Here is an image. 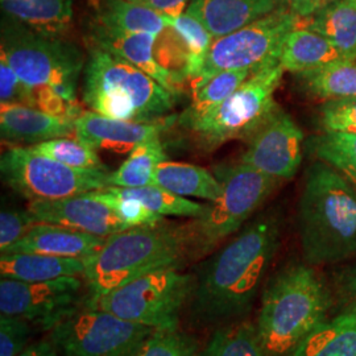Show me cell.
I'll return each instance as SVG.
<instances>
[{
  "mask_svg": "<svg viewBox=\"0 0 356 356\" xmlns=\"http://www.w3.org/2000/svg\"><path fill=\"white\" fill-rule=\"evenodd\" d=\"M342 284H343L344 292L350 300V304H351L350 306L356 309V263L344 270Z\"/></svg>",
  "mask_w": 356,
  "mask_h": 356,
  "instance_id": "cell-45",
  "label": "cell"
},
{
  "mask_svg": "<svg viewBox=\"0 0 356 356\" xmlns=\"http://www.w3.org/2000/svg\"><path fill=\"white\" fill-rule=\"evenodd\" d=\"M166 160L168 156L160 135L143 141L129 152L127 160L118 170L110 173V186L143 188L154 185V172Z\"/></svg>",
  "mask_w": 356,
  "mask_h": 356,
  "instance_id": "cell-29",
  "label": "cell"
},
{
  "mask_svg": "<svg viewBox=\"0 0 356 356\" xmlns=\"http://www.w3.org/2000/svg\"><path fill=\"white\" fill-rule=\"evenodd\" d=\"M82 286L78 276L42 282L1 279L0 313L53 330L79 309Z\"/></svg>",
  "mask_w": 356,
  "mask_h": 356,
  "instance_id": "cell-13",
  "label": "cell"
},
{
  "mask_svg": "<svg viewBox=\"0 0 356 356\" xmlns=\"http://www.w3.org/2000/svg\"><path fill=\"white\" fill-rule=\"evenodd\" d=\"M285 70L272 63L254 72L216 110L185 128L204 149H216L231 140H248L275 113V92Z\"/></svg>",
  "mask_w": 356,
  "mask_h": 356,
  "instance_id": "cell-9",
  "label": "cell"
},
{
  "mask_svg": "<svg viewBox=\"0 0 356 356\" xmlns=\"http://www.w3.org/2000/svg\"><path fill=\"white\" fill-rule=\"evenodd\" d=\"M141 4H145L154 11L161 13L166 19H176L185 11V7L189 0H135Z\"/></svg>",
  "mask_w": 356,
  "mask_h": 356,
  "instance_id": "cell-43",
  "label": "cell"
},
{
  "mask_svg": "<svg viewBox=\"0 0 356 356\" xmlns=\"http://www.w3.org/2000/svg\"><path fill=\"white\" fill-rule=\"evenodd\" d=\"M90 193L95 200L108 206L128 229L153 226L164 220L163 216L153 213L152 210H149L145 204H141L140 201L116 193L111 186Z\"/></svg>",
  "mask_w": 356,
  "mask_h": 356,
  "instance_id": "cell-36",
  "label": "cell"
},
{
  "mask_svg": "<svg viewBox=\"0 0 356 356\" xmlns=\"http://www.w3.org/2000/svg\"><path fill=\"white\" fill-rule=\"evenodd\" d=\"M0 56L26 85L49 88L76 102V85L85 56L64 38H48L10 19L1 26Z\"/></svg>",
  "mask_w": 356,
  "mask_h": 356,
  "instance_id": "cell-7",
  "label": "cell"
},
{
  "mask_svg": "<svg viewBox=\"0 0 356 356\" xmlns=\"http://www.w3.org/2000/svg\"><path fill=\"white\" fill-rule=\"evenodd\" d=\"M305 89L319 99L356 98V61L342 60L298 74Z\"/></svg>",
  "mask_w": 356,
  "mask_h": 356,
  "instance_id": "cell-30",
  "label": "cell"
},
{
  "mask_svg": "<svg viewBox=\"0 0 356 356\" xmlns=\"http://www.w3.org/2000/svg\"><path fill=\"white\" fill-rule=\"evenodd\" d=\"M329 4V0H277V7L307 19L319 11L322 7Z\"/></svg>",
  "mask_w": 356,
  "mask_h": 356,
  "instance_id": "cell-42",
  "label": "cell"
},
{
  "mask_svg": "<svg viewBox=\"0 0 356 356\" xmlns=\"http://www.w3.org/2000/svg\"><path fill=\"white\" fill-rule=\"evenodd\" d=\"M17 356H58V348L56 343L49 339H42L36 343L29 344L26 350Z\"/></svg>",
  "mask_w": 356,
  "mask_h": 356,
  "instance_id": "cell-44",
  "label": "cell"
},
{
  "mask_svg": "<svg viewBox=\"0 0 356 356\" xmlns=\"http://www.w3.org/2000/svg\"><path fill=\"white\" fill-rule=\"evenodd\" d=\"M197 343L178 329L154 330L135 356H200Z\"/></svg>",
  "mask_w": 356,
  "mask_h": 356,
  "instance_id": "cell-37",
  "label": "cell"
},
{
  "mask_svg": "<svg viewBox=\"0 0 356 356\" xmlns=\"http://www.w3.org/2000/svg\"><path fill=\"white\" fill-rule=\"evenodd\" d=\"M0 131L3 140L35 145L57 138H76V120L22 104H1Z\"/></svg>",
  "mask_w": 356,
  "mask_h": 356,
  "instance_id": "cell-18",
  "label": "cell"
},
{
  "mask_svg": "<svg viewBox=\"0 0 356 356\" xmlns=\"http://www.w3.org/2000/svg\"><path fill=\"white\" fill-rule=\"evenodd\" d=\"M86 260L41 254H1V279L42 282L61 277L85 276Z\"/></svg>",
  "mask_w": 356,
  "mask_h": 356,
  "instance_id": "cell-23",
  "label": "cell"
},
{
  "mask_svg": "<svg viewBox=\"0 0 356 356\" xmlns=\"http://www.w3.org/2000/svg\"><path fill=\"white\" fill-rule=\"evenodd\" d=\"M298 26H304L302 17L277 7L248 26L214 38L200 76L193 81L194 86L219 72L250 70L254 73L266 65L280 63L284 40Z\"/></svg>",
  "mask_w": 356,
  "mask_h": 356,
  "instance_id": "cell-11",
  "label": "cell"
},
{
  "mask_svg": "<svg viewBox=\"0 0 356 356\" xmlns=\"http://www.w3.org/2000/svg\"><path fill=\"white\" fill-rule=\"evenodd\" d=\"M90 3H91V6H92L95 10H98V7H99V4H101V0H90Z\"/></svg>",
  "mask_w": 356,
  "mask_h": 356,
  "instance_id": "cell-46",
  "label": "cell"
},
{
  "mask_svg": "<svg viewBox=\"0 0 356 356\" xmlns=\"http://www.w3.org/2000/svg\"><path fill=\"white\" fill-rule=\"evenodd\" d=\"M10 19L48 38H63L73 24V0H0Z\"/></svg>",
  "mask_w": 356,
  "mask_h": 356,
  "instance_id": "cell-22",
  "label": "cell"
},
{
  "mask_svg": "<svg viewBox=\"0 0 356 356\" xmlns=\"http://www.w3.org/2000/svg\"><path fill=\"white\" fill-rule=\"evenodd\" d=\"M304 132L280 106L247 140L241 163L279 181L294 177L302 161Z\"/></svg>",
  "mask_w": 356,
  "mask_h": 356,
  "instance_id": "cell-14",
  "label": "cell"
},
{
  "mask_svg": "<svg viewBox=\"0 0 356 356\" xmlns=\"http://www.w3.org/2000/svg\"><path fill=\"white\" fill-rule=\"evenodd\" d=\"M321 124L326 132L356 135V98L327 101L321 108Z\"/></svg>",
  "mask_w": 356,
  "mask_h": 356,
  "instance_id": "cell-38",
  "label": "cell"
},
{
  "mask_svg": "<svg viewBox=\"0 0 356 356\" xmlns=\"http://www.w3.org/2000/svg\"><path fill=\"white\" fill-rule=\"evenodd\" d=\"M116 193L135 198L145 204L153 213L160 216H186L198 218L204 214L206 204L194 202L189 198L177 195L157 185H148L143 188H115Z\"/></svg>",
  "mask_w": 356,
  "mask_h": 356,
  "instance_id": "cell-34",
  "label": "cell"
},
{
  "mask_svg": "<svg viewBox=\"0 0 356 356\" xmlns=\"http://www.w3.org/2000/svg\"><path fill=\"white\" fill-rule=\"evenodd\" d=\"M28 147H31L36 152L63 163L65 165L78 169L107 170V166L103 164L97 151L83 141L78 140L76 138H57Z\"/></svg>",
  "mask_w": 356,
  "mask_h": 356,
  "instance_id": "cell-35",
  "label": "cell"
},
{
  "mask_svg": "<svg viewBox=\"0 0 356 356\" xmlns=\"http://www.w3.org/2000/svg\"><path fill=\"white\" fill-rule=\"evenodd\" d=\"M297 225L302 252L310 266L355 257V186L332 166L316 161L306 170Z\"/></svg>",
  "mask_w": 356,
  "mask_h": 356,
  "instance_id": "cell-2",
  "label": "cell"
},
{
  "mask_svg": "<svg viewBox=\"0 0 356 356\" xmlns=\"http://www.w3.org/2000/svg\"><path fill=\"white\" fill-rule=\"evenodd\" d=\"M310 153L332 166L356 188V135L325 132L307 143Z\"/></svg>",
  "mask_w": 356,
  "mask_h": 356,
  "instance_id": "cell-33",
  "label": "cell"
},
{
  "mask_svg": "<svg viewBox=\"0 0 356 356\" xmlns=\"http://www.w3.org/2000/svg\"><path fill=\"white\" fill-rule=\"evenodd\" d=\"M106 238L51 223H38L23 239L1 254H41L58 257L89 259Z\"/></svg>",
  "mask_w": 356,
  "mask_h": 356,
  "instance_id": "cell-19",
  "label": "cell"
},
{
  "mask_svg": "<svg viewBox=\"0 0 356 356\" xmlns=\"http://www.w3.org/2000/svg\"><path fill=\"white\" fill-rule=\"evenodd\" d=\"M200 356H270L261 344L256 325L241 319L220 326Z\"/></svg>",
  "mask_w": 356,
  "mask_h": 356,
  "instance_id": "cell-31",
  "label": "cell"
},
{
  "mask_svg": "<svg viewBox=\"0 0 356 356\" xmlns=\"http://www.w3.org/2000/svg\"><path fill=\"white\" fill-rule=\"evenodd\" d=\"M251 74L252 72L250 70H225L195 85L189 107L177 118L178 124L185 129L216 110L218 106L229 99Z\"/></svg>",
  "mask_w": 356,
  "mask_h": 356,
  "instance_id": "cell-28",
  "label": "cell"
},
{
  "mask_svg": "<svg viewBox=\"0 0 356 356\" xmlns=\"http://www.w3.org/2000/svg\"><path fill=\"white\" fill-rule=\"evenodd\" d=\"M32 95L33 88L22 81L7 60L0 56V103L31 107Z\"/></svg>",
  "mask_w": 356,
  "mask_h": 356,
  "instance_id": "cell-41",
  "label": "cell"
},
{
  "mask_svg": "<svg viewBox=\"0 0 356 356\" xmlns=\"http://www.w3.org/2000/svg\"><path fill=\"white\" fill-rule=\"evenodd\" d=\"M51 331L63 356H135L154 329L86 306Z\"/></svg>",
  "mask_w": 356,
  "mask_h": 356,
  "instance_id": "cell-12",
  "label": "cell"
},
{
  "mask_svg": "<svg viewBox=\"0 0 356 356\" xmlns=\"http://www.w3.org/2000/svg\"><path fill=\"white\" fill-rule=\"evenodd\" d=\"M38 225L26 210H3L0 214V252L23 239Z\"/></svg>",
  "mask_w": 356,
  "mask_h": 356,
  "instance_id": "cell-40",
  "label": "cell"
},
{
  "mask_svg": "<svg viewBox=\"0 0 356 356\" xmlns=\"http://www.w3.org/2000/svg\"><path fill=\"white\" fill-rule=\"evenodd\" d=\"M82 99L97 114L144 123L169 118L176 104V97L149 74L90 45Z\"/></svg>",
  "mask_w": 356,
  "mask_h": 356,
  "instance_id": "cell-5",
  "label": "cell"
},
{
  "mask_svg": "<svg viewBox=\"0 0 356 356\" xmlns=\"http://www.w3.org/2000/svg\"><path fill=\"white\" fill-rule=\"evenodd\" d=\"M281 243L280 216L264 213L204 263L191 294L193 314L231 323L250 313Z\"/></svg>",
  "mask_w": 356,
  "mask_h": 356,
  "instance_id": "cell-1",
  "label": "cell"
},
{
  "mask_svg": "<svg viewBox=\"0 0 356 356\" xmlns=\"http://www.w3.org/2000/svg\"><path fill=\"white\" fill-rule=\"evenodd\" d=\"M214 173L223 186L222 195L206 204L202 216L182 225L188 261L211 254L220 243L241 231L280 185L279 179L241 161L216 166Z\"/></svg>",
  "mask_w": 356,
  "mask_h": 356,
  "instance_id": "cell-6",
  "label": "cell"
},
{
  "mask_svg": "<svg viewBox=\"0 0 356 356\" xmlns=\"http://www.w3.org/2000/svg\"><path fill=\"white\" fill-rule=\"evenodd\" d=\"M28 211L38 223H51L108 238L128 227L114 211L95 200L91 193L61 200L29 201Z\"/></svg>",
  "mask_w": 356,
  "mask_h": 356,
  "instance_id": "cell-15",
  "label": "cell"
},
{
  "mask_svg": "<svg viewBox=\"0 0 356 356\" xmlns=\"http://www.w3.org/2000/svg\"><path fill=\"white\" fill-rule=\"evenodd\" d=\"M176 120V116H169L153 123L129 122L86 111L76 119V138L95 151L128 153L143 141L161 135Z\"/></svg>",
  "mask_w": 356,
  "mask_h": 356,
  "instance_id": "cell-17",
  "label": "cell"
},
{
  "mask_svg": "<svg viewBox=\"0 0 356 356\" xmlns=\"http://www.w3.org/2000/svg\"><path fill=\"white\" fill-rule=\"evenodd\" d=\"M186 8L218 38L275 11L277 0H191Z\"/></svg>",
  "mask_w": 356,
  "mask_h": 356,
  "instance_id": "cell-20",
  "label": "cell"
},
{
  "mask_svg": "<svg viewBox=\"0 0 356 356\" xmlns=\"http://www.w3.org/2000/svg\"><path fill=\"white\" fill-rule=\"evenodd\" d=\"M159 36L151 33H131L102 26L95 22L90 26V47L108 51L136 66L161 83L169 92L177 97L184 78L166 69L154 56V44Z\"/></svg>",
  "mask_w": 356,
  "mask_h": 356,
  "instance_id": "cell-16",
  "label": "cell"
},
{
  "mask_svg": "<svg viewBox=\"0 0 356 356\" xmlns=\"http://www.w3.org/2000/svg\"><path fill=\"white\" fill-rule=\"evenodd\" d=\"M3 181L28 201L61 200L110 186V172L65 165L33 151L15 145L1 154Z\"/></svg>",
  "mask_w": 356,
  "mask_h": 356,
  "instance_id": "cell-10",
  "label": "cell"
},
{
  "mask_svg": "<svg viewBox=\"0 0 356 356\" xmlns=\"http://www.w3.org/2000/svg\"><path fill=\"white\" fill-rule=\"evenodd\" d=\"M154 185L185 198H200L209 202H214L223 193V186L214 172L169 160L157 166Z\"/></svg>",
  "mask_w": 356,
  "mask_h": 356,
  "instance_id": "cell-25",
  "label": "cell"
},
{
  "mask_svg": "<svg viewBox=\"0 0 356 356\" xmlns=\"http://www.w3.org/2000/svg\"><path fill=\"white\" fill-rule=\"evenodd\" d=\"M288 356H356V309L323 321Z\"/></svg>",
  "mask_w": 356,
  "mask_h": 356,
  "instance_id": "cell-24",
  "label": "cell"
},
{
  "mask_svg": "<svg viewBox=\"0 0 356 356\" xmlns=\"http://www.w3.org/2000/svg\"><path fill=\"white\" fill-rule=\"evenodd\" d=\"M31 322L20 317L0 316V356L22 354L31 339Z\"/></svg>",
  "mask_w": 356,
  "mask_h": 356,
  "instance_id": "cell-39",
  "label": "cell"
},
{
  "mask_svg": "<svg viewBox=\"0 0 356 356\" xmlns=\"http://www.w3.org/2000/svg\"><path fill=\"white\" fill-rule=\"evenodd\" d=\"M348 1H350L351 4H354V6L356 7V0H348Z\"/></svg>",
  "mask_w": 356,
  "mask_h": 356,
  "instance_id": "cell-47",
  "label": "cell"
},
{
  "mask_svg": "<svg viewBox=\"0 0 356 356\" xmlns=\"http://www.w3.org/2000/svg\"><path fill=\"white\" fill-rule=\"evenodd\" d=\"M188 261L182 225L164 220L116 232L86 259L85 279L91 297H99L141 276Z\"/></svg>",
  "mask_w": 356,
  "mask_h": 356,
  "instance_id": "cell-4",
  "label": "cell"
},
{
  "mask_svg": "<svg viewBox=\"0 0 356 356\" xmlns=\"http://www.w3.org/2000/svg\"><path fill=\"white\" fill-rule=\"evenodd\" d=\"M304 26L329 38L347 60L356 61V7L348 0H334L313 16Z\"/></svg>",
  "mask_w": 356,
  "mask_h": 356,
  "instance_id": "cell-27",
  "label": "cell"
},
{
  "mask_svg": "<svg viewBox=\"0 0 356 356\" xmlns=\"http://www.w3.org/2000/svg\"><path fill=\"white\" fill-rule=\"evenodd\" d=\"M99 24L131 33L160 36L169 26V19L135 0H101L97 10Z\"/></svg>",
  "mask_w": 356,
  "mask_h": 356,
  "instance_id": "cell-26",
  "label": "cell"
},
{
  "mask_svg": "<svg viewBox=\"0 0 356 356\" xmlns=\"http://www.w3.org/2000/svg\"><path fill=\"white\" fill-rule=\"evenodd\" d=\"M330 289L312 267L294 264L269 281L261 297L256 329L270 356H288L327 319Z\"/></svg>",
  "mask_w": 356,
  "mask_h": 356,
  "instance_id": "cell-3",
  "label": "cell"
},
{
  "mask_svg": "<svg viewBox=\"0 0 356 356\" xmlns=\"http://www.w3.org/2000/svg\"><path fill=\"white\" fill-rule=\"evenodd\" d=\"M194 281L193 275L184 273L178 266L163 268L103 296L91 297L88 306L154 330L177 329Z\"/></svg>",
  "mask_w": 356,
  "mask_h": 356,
  "instance_id": "cell-8",
  "label": "cell"
},
{
  "mask_svg": "<svg viewBox=\"0 0 356 356\" xmlns=\"http://www.w3.org/2000/svg\"><path fill=\"white\" fill-rule=\"evenodd\" d=\"M330 1H334V0H329V3H330Z\"/></svg>",
  "mask_w": 356,
  "mask_h": 356,
  "instance_id": "cell-48",
  "label": "cell"
},
{
  "mask_svg": "<svg viewBox=\"0 0 356 356\" xmlns=\"http://www.w3.org/2000/svg\"><path fill=\"white\" fill-rule=\"evenodd\" d=\"M342 60L347 57L329 38L306 26L296 28L285 38L279 58L285 72L297 76Z\"/></svg>",
  "mask_w": 356,
  "mask_h": 356,
  "instance_id": "cell-21",
  "label": "cell"
},
{
  "mask_svg": "<svg viewBox=\"0 0 356 356\" xmlns=\"http://www.w3.org/2000/svg\"><path fill=\"white\" fill-rule=\"evenodd\" d=\"M169 28L177 35L185 47L186 63L184 67L185 78L197 79L210 49L214 36L204 26V22L188 8L176 19L169 20Z\"/></svg>",
  "mask_w": 356,
  "mask_h": 356,
  "instance_id": "cell-32",
  "label": "cell"
}]
</instances>
